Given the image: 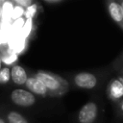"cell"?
<instances>
[{"label":"cell","mask_w":123,"mask_h":123,"mask_svg":"<svg viewBox=\"0 0 123 123\" xmlns=\"http://www.w3.org/2000/svg\"><path fill=\"white\" fill-rule=\"evenodd\" d=\"M35 77L44 85L49 92V96H62L68 90V82L53 72L39 70L35 74Z\"/></svg>","instance_id":"obj_1"},{"label":"cell","mask_w":123,"mask_h":123,"mask_svg":"<svg viewBox=\"0 0 123 123\" xmlns=\"http://www.w3.org/2000/svg\"><path fill=\"white\" fill-rule=\"evenodd\" d=\"M12 101L20 107H31L35 104L36 98L33 93L25 89H14L11 94Z\"/></svg>","instance_id":"obj_2"},{"label":"cell","mask_w":123,"mask_h":123,"mask_svg":"<svg viewBox=\"0 0 123 123\" xmlns=\"http://www.w3.org/2000/svg\"><path fill=\"white\" fill-rule=\"evenodd\" d=\"M97 105L94 102L85 104L78 112V121L80 123H93L97 116Z\"/></svg>","instance_id":"obj_3"},{"label":"cell","mask_w":123,"mask_h":123,"mask_svg":"<svg viewBox=\"0 0 123 123\" xmlns=\"http://www.w3.org/2000/svg\"><path fill=\"white\" fill-rule=\"evenodd\" d=\"M74 83L78 87L85 89H91L97 85V79L95 75L91 73L81 72L74 77Z\"/></svg>","instance_id":"obj_4"},{"label":"cell","mask_w":123,"mask_h":123,"mask_svg":"<svg viewBox=\"0 0 123 123\" xmlns=\"http://www.w3.org/2000/svg\"><path fill=\"white\" fill-rule=\"evenodd\" d=\"M24 86H26V87L28 88V91H30L33 94H37L43 97L49 96V92L44 86V85L35 76L28 77Z\"/></svg>","instance_id":"obj_5"},{"label":"cell","mask_w":123,"mask_h":123,"mask_svg":"<svg viewBox=\"0 0 123 123\" xmlns=\"http://www.w3.org/2000/svg\"><path fill=\"white\" fill-rule=\"evenodd\" d=\"M108 95L111 100L116 102L123 97V85L119 79H113L109 83Z\"/></svg>","instance_id":"obj_6"},{"label":"cell","mask_w":123,"mask_h":123,"mask_svg":"<svg viewBox=\"0 0 123 123\" xmlns=\"http://www.w3.org/2000/svg\"><path fill=\"white\" fill-rule=\"evenodd\" d=\"M108 11L111 17L113 19L115 23H117L123 29V12L118 2L116 1H108Z\"/></svg>","instance_id":"obj_7"},{"label":"cell","mask_w":123,"mask_h":123,"mask_svg":"<svg viewBox=\"0 0 123 123\" xmlns=\"http://www.w3.org/2000/svg\"><path fill=\"white\" fill-rule=\"evenodd\" d=\"M11 78L12 80V82L16 85H19V86H22V85H25L28 77H27V73L25 71V69L18 65V64H15L12 67V70H11Z\"/></svg>","instance_id":"obj_8"},{"label":"cell","mask_w":123,"mask_h":123,"mask_svg":"<svg viewBox=\"0 0 123 123\" xmlns=\"http://www.w3.org/2000/svg\"><path fill=\"white\" fill-rule=\"evenodd\" d=\"M24 47H25V38L21 37L19 35L13 37L9 42V49L14 52L15 54L20 53L24 49Z\"/></svg>","instance_id":"obj_9"},{"label":"cell","mask_w":123,"mask_h":123,"mask_svg":"<svg viewBox=\"0 0 123 123\" xmlns=\"http://www.w3.org/2000/svg\"><path fill=\"white\" fill-rule=\"evenodd\" d=\"M0 57H1V59H2V62L6 63L7 65L13 63V62H16V60H17V54H15L14 52L11 51L10 49L4 51V52L0 55Z\"/></svg>","instance_id":"obj_10"},{"label":"cell","mask_w":123,"mask_h":123,"mask_svg":"<svg viewBox=\"0 0 123 123\" xmlns=\"http://www.w3.org/2000/svg\"><path fill=\"white\" fill-rule=\"evenodd\" d=\"M8 122L9 123H28V120L19 112L11 111L8 114Z\"/></svg>","instance_id":"obj_11"},{"label":"cell","mask_w":123,"mask_h":123,"mask_svg":"<svg viewBox=\"0 0 123 123\" xmlns=\"http://www.w3.org/2000/svg\"><path fill=\"white\" fill-rule=\"evenodd\" d=\"M14 7V3L13 2H4L2 4V14L4 16V19H10L12 10Z\"/></svg>","instance_id":"obj_12"},{"label":"cell","mask_w":123,"mask_h":123,"mask_svg":"<svg viewBox=\"0 0 123 123\" xmlns=\"http://www.w3.org/2000/svg\"><path fill=\"white\" fill-rule=\"evenodd\" d=\"M32 27H33V24H32V18H27V21H25V24L22 28V30L20 31V33L18 34L21 37L25 38L29 36L30 32L32 31Z\"/></svg>","instance_id":"obj_13"},{"label":"cell","mask_w":123,"mask_h":123,"mask_svg":"<svg viewBox=\"0 0 123 123\" xmlns=\"http://www.w3.org/2000/svg\"><path fill=\"white\" fill-rule=\"evenodd\" d=\"M11 79V70L9 67H4L0 69V85L7 84Z\"/></svg>","instance_id":"obj_14"},{"label":"cell","mask_w":123,"mask_h":123,"mask_svg":"<svg viewBox=\"0 0 123 123\" xmlns=\"http://www.w3.org/2000/svg\"><path fill=\"white\" fill-rule=\"evenodd\" d=\"M25 24V20L23 17H20L16 20H14V22L12 23V30L13 31V33H20V31L22 30L23 26Z\"/></svg>","instance_id":"obj_15"},{"label":"cell","mask_w":123,"mask_h":123,"mask_svg":"<svg viewBox=\"0 0 123 123\" xmlns=\"http://www.w3.org/2000/svg\"><path fill=\"white\" fill-rule=\"evenodd\" d=\"M23 14H24V9H22L21 7L15 5L13 7V10H12V15H11V18L12 20H16V19L22 17Z\"/></svg>","instance_id":"obj_16"},{"label":"cell","mask_w":123,"mask_h":123,"mask_svg":"<svg viewBox=\"0 0 123 123\" xmlns=\"http://www.w3.org/2000/svg\"><path fill=\"white\" fill-rule=\"evenodd\" d=\"M16 6L21 7L22 9H28L30 6H32L34 4V2L32 0H14L12 1Z\"/></svg>","instance_id":"obj_17"},{"label":"cell","mask_w":123,"mask_h":123,"mask_svg":"<svg viewBox=\"0 0 123 123\" xmlns=\"http://www.w3.org/2000/svg\"><path fill=\"white\" fill-rule=\"evenodd\" d=\"M36 5L35 4H33L32 6H30L28 9H26V11L24 12V14L26 15V17L27 18H32V16L34 15V13H35V12H36Z\"/></svg>","instance_id":"obj_18"},{"label":"cell","mask_w":123,"mask_h":123,"mask_svg":"<svg viewBox=\"0 0 123 123\" xmlns=\"http://www.w3.org/2000/svg\"><path fill=\"white\" fill-rule=\"evenodd\" d=\"M6 40H7V37H6L5 33H4V31H3V30H0V46H1Z\"/></svg>","instance_id":"obj_19"},{"label":"cell","mask_w":123,"mask_h":123,"mask_svg":"<svg viewBox=\"0 0 123 123\" xmlns=\"http://www.w3.org/2000/svg\"><path fill=\"white\" fill-rule=\"evenodd\" d=\"M44 2L47 4H58V3H62V0H45Z\"/></svg>","instance_id":"obj_20"},{"label":"cell","mask_w":123,"mask_h":123,"mask_svg":"<svg viewBox=\"0 0 123 123\" xmlns=\"http://www.w3.org/2000/svg\"><path fill=\"white\" fill-rule=\"evenodd\" d=\"M4 2H2V1H0V19H1V17H2V4H3Z\"/></svg>","instance_id":"obj_21"},{"label":"cell","mask_w":123,"mask_h":123,"mask_svg":"<svg viewBox=\"0 0 123 123\" xmlns=\"http://www.w3.org/2000/svg\"><path fill=\"white\" fill-rule=\"evenodd\" d=\"M118 3H119V5H120V7H121V9H122V12H123V0L120 1V2H118Z\"/></svg>","instance_id":"obj_22"},{"label":"cell","mask_w":123,"mask_h":123,"mask_svg":"<svg viewBox=\"0 0 123 123\" xmlns=\"http://www.w3.org/2000/svg\"><path fill=\"white\" fill-rule=\"evenodd\" d=\"M120 110H121V111H123V101H122V102L120 103Z\"/></svg>","instance_id":"obj_23"},{"label":"cell","mask_w":123,"mask_h":123,"mask_svg":"<svg viewBox=\"0 0 123 123\" xmlns=\"http://www.w3.org/2000/svg\"><path fill=\"white\" fill-rule=\"evenodd\" d=\"M119 80H120V82H121V83H122V85H123V76L119 77Z\"/></svg>","instance_id":"obj_24"},{"label":"cell","mask_w":123,"mask_h":123,"mask_svg":"<svg viewBox=\"0 0 123 123\" xmlns=\"http://www.w3.org/2000/svg\"><path fill=\"white\" fill-rule=\"evenodd\" d=\"M2 68V59H1V57H0V69Z\"/></svg>","instance_id":"obj_25"},{"label":"cell","mask_w":123,"mask_h":123,"mask_svg":"<svg viewBox=\"0 0 123 123\" xmlns=\"http://www.w3.org/2000/svg\"><path fill=\"white\" fill-rule=\"evenodd\" d=\"M0 123H6V122H5V121H4L2 118H0Z\"/></svg>","instance_id":"obj_26"}]
</instances>
